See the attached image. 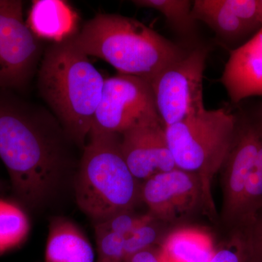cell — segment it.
Masks as SVG:
<instances>
[{"label":"cell","mask_w":262,"mask_h":262,"mask_svg":"<svg viewBox=\"0 0 262 262\" xmlns=\"http://www.w3.org/2000/svg\"><path fill=\"white\" fill-rule=\"evenodd\" d=\"M65 137L49 112L0 99V159L15 195L29 208L41 206L56 189L68 163Z\"/></svg>","instance_id":"6da1fadb"},{"label":"cell","mask_w":262,"mask_h":262,"mask_svg":"<svg viewBox=\"0 0 262 262\" xmlns=\"http://www.w3.org/2000/svg\"><path fill=\"white\" fill-rule=\"evenodd\" d=\"M104 81L72 37L52 42L43 53L39 93L71 140L81 147L89 139Z\"/></svg>","instance_id":"7a4b0ae2"},{"label":"cell","mask_w":262,"mask_h":262,"mask_svg":"<svg viewBox=\"0 0 262 262\" xmlns=\"http://www.w3.org/2000/svg\"><path fill=\"white\" fill-rule=\"evenodd\" d=\"M72 39L84 54L107 62L118 74L149 82L189 51L136 19L111 13L96 15Z\"/></svg>","instance_id":"3957f363"},{"label":"cell","mask_w":262,"mask_h":262,"mask_svg":"<svg viewBox=\"0 0 262 262\" xmlns=\"http://www.w3.org/2000/svg\"><path fill=\"white\" fill-rule=\"evenodd\" d=\"M140 189L122 155L121 135L91 130L76 180L81 211L95 224L133 211Z\"/></svg>","instance_id":"277c9868"},{"label":"cell","mask_w":262,"mask_h":262,"mask_svg":"<svg viewBox=\"0 0 262 262\" xmlns=\"http://www.w3.org/2000/svg\"><path fill=\"white\" fill-rule=\"evenodd\" d=\"M237 122L238 117L227 108H206L165 127L176 167L198 176L211 195L212 182L228 156Z\"/></svg>","instance_id":"5b68a950"},{"label":"cell","mask_w":262,"mask_h":262,"mask_svg":"<svg viewBox=\"0 0 262 262\" xmlns=\"http://www.w3.org/2000/svg\"><path fill=\"white\" fill-rule=\"evenodd\" d=\"M208 52L205 46L192 48L150 82L158 115L165 127L206 110L203 77Z\"/></svg>","instance_id":"8992f818"},{"label":"cell","mask_w":262,"mask_h":262,"mask_svg":"<svg viewBox=\"0 0 262 262\" xmlns=\"http://www.w3.org/2000/svg\"><path fill=\"white\" fill-rule=\"evenodd\" d=\"M140 196L154 220L175 224L203 211L213 218V196L207 192L201 179L194 174L175 168L143 182Z\"/></svg>","instance_id":"52a82bcc"},{"label":"cell","mask_w":262,"mask_h":262,"mask_svg":"<svg viewBox=\"0 0 262 262\" xmlns=\"http://www.w3.org/2000/svg\"><path fill=\"white\" fill-rule=\"evenodd\" d=\"M160 121L149 81L120 74L105 78L91 130L122 135L134 127Z\"/></svg>","instance_id":"ba28073f"},{"label":"cell","mask_w":262,"mask_h":262,"mask_svg":"<svg viewBox=\"0 0 262 262\" xmlns=\"http://www.w3.org/2000/svg\"><path fill=\"white\" fill-rule=\"evenodd\" d=\"M42 55L40 39L24 20L22 2L0 0V87L27 84Z\"/></svg>","instance_id":"9c48e42d"},{"label":"cell","mask_w":262,"mask_h":262,"mask_svg":"<svg viewBox=\"0 0 262 262\" xmlns=\"http://www.w3.org/2000/svg\"><path fill=\"white\" fill-rule=\"evenodd\" d=\"M259 124L238 118L233 144L221 168L222 206L221 220L229 232L241 230L245 195L256 163Z\"/></svg>","instance_id":"30bf717a"},{"label":"cell","mask_w":262,"mask_h":262,"mask_svg":"<svg viewBox=\"0 0 262 262\" xmlns=\"http://www.w3.org/2000/svg\"><path fill=\"white\" fill-rule=\"evenodd\" d=\"M121 149L127 166L139 182L177 168L161 121L144 124L122 134Z\"/></svg>","instance_id":"8fae6325"},{"label":"cell","mask_w":262,"mask_h":262,"mask_svg":"<svg viewBox=\"0 0 262 262\" xmlns=\"http://www.w3.org/2000/svg\"><path fill=\"white\" fill-rule=\"evenodd\" d=\"M220 81L232 103L262 96V27L245 44L230 51Z\"/></svg>","instance_id":"7c38bea8"},{"label":"cell","mask_w":262,"mask_h":262,"mask_svg":"<svg viewBox=\"0 0 262 262\" xmlns=\"http://www.w3.org/2000/svg\"><path fill=\"white\" fill-rule=\"evenodd\" d=\"M29 29L40 40L59 42L75 36L78 16L69 3L60 0L33 2L28 19Z\"/></svg>","instance_id":"4fadbf2b"},{"label":"cell","mask_w":262,"mask_h":262,"mask_svg":"<svg viewBox=\"0 0 262 262\" xmlns=\"http://www.w3.org/2000/svg\"><path fill=\"white\" fill-rule=\"evenodd\" d=\"M193 18L201 20L215 32L217 37L229 45L237 47L247 42L253 32H258L229 6L227 0H195L192 8Z\"/></svg>","instance_id":"5bb4252c"},{"label":"cell","mask_w":262,"mask_h":262,"mask_svg":"<svg viewBox=\"0 0 262 262\" xmlns=\"http://www.w3.org/2000/svg\"><path fill=\"white\" fill-rule=\"evenodd\" d=\"M45 262H94V250L74 222L57 217L49 225Z\"/></svg>","instance_id":"9a60e30c"},{"label":"cell","mask_w":262,"mask_h":262,"mask_svg":"<svg viewBox=\"0 0 262 262\" xmlns=\"http://www.w3.org/2000/svg\"><path fill=\"white\" fill-rule=\"evenodd\" d=\"M217 246L204 229L183 227L165 236L158 249L165 262H208Z\"/></svg>","instance_id":"2e32d148"},{"label":"cell","mask_w":262,"mask_h":262,"mask_svg":"<svg viewBox=\"0 0 262 262\" xmlns=\"http://www.w3.org/2000/svg\"><path fill=\"white\" fill-rule=\"evenodd\" d=\"M30 223L18 205L0 199V255L18 248L28 237Z\"/></svg>","instance_id":"e0dca14e"},{"label":"cell","mask_w":262,"mask_h":262,"mask_svg":"<svg viewBox=\"0 0 262 262\" xmlns=\"http://www.w3.org/2000/svg\"><path fill=\"white\" fill-rule=\"evenodd\" d=\"M138 8H148L160 12L169 24L183 35H192L195 28L193 18V1L189 0H135Z\"/></svg>","instance_id":"ac0fdd59"},{"label":"cell","mask_w":262,"mask_h":262,"mask_svg":"<svg viewBox=\"0 0 262 262\" xmlns=\"http://www.w3.org/2000/svg\"><path fill=\"white\" fill-rule=\"evenodd\" d=\"M160 224L163 223L148 213L147 218L125 237V258L139 251L159 246L164 238L158 226Z\"/></svg>","instance_id":"d6986e66"},{"label":"cell","mask_w":262,"mask_h":262,"mask_svg":"<svg viewBox=\"0 0 262 262\" xmlns=\"http://www.w3.org/2000/svg\"><path fill=\"white\" fill-rule=\"evenodd\" d=\"M208 262H251L244 232L235 230L229 232L228 238L217 246Z\"/></svg>","instance_id":"ffe728a7"},{"label":"cell","mask_w":262,"mask_h":262,"mask_svg":"<svg viewBox=\"0 0 262 262\" xmlns=\"http://www.w3.org/2000/svg\"><path fill=\"white\" fill-rule=\"evenodd\" d=\"M99 261L123 262L125 258V237L110 231L95 230Z\"/></svg>","instance_id":"44dd1931"},{"label":"cell","mask_w":262,"mask_h":262,"mask_svg":"<svg viewBox=\"0 0 262 262\" xmlns=\"http://www.w3.org/2000/svg\"><path fill=\"white\" fill-rule=\"evenodd\" d=\"M147 216L148 213L145 215H136L133 213V211L122 212L103 222L95 224V230L110 231L126 237Z\"/></svg>","instance_id":"7402d4cb"},{"label":"cell","mask_w":262,"mask_h":262,"mask_svg":"<svg viewBox=\"0 0 262 262\" xmlns=\"http://www.w3.org/2000/svg\"><path fill=\"white\" fill-rule=\"evenodd\" d=\"M247 242L251 262H262V207L243 230Z\"/></svg>","instance_id":"603a6c76"},{"label":"cell","mask_w":262,"mask_h":262,"mask_svg":"<svg viewBox=\"0 0 262 262\" xmlns=\"http://www.w3.org/2000/svg\"><path fill=\"white\" fill-rule=\"evenodd\" d=\"M123 262H165L160 255L158 247L149 248L131 255Z\"/></svg>","instance_id":"cb8c5ba5"},{"label":"cell","mask_w":262,"mask_h":262,"mask_svg":"<svg viewBox=\"0 0 262 262\" xmlns=\"http://www.w3.org/2000/svg\"><path fill=\"white\" fill-rule=\"evenodd\" d=\"M258 3H259L260 20H261L262 23V0H258Z\"/></svg>","instance_id":"d4e9b609"},{"label":"cell","mask_w":262,"mask_h":262,"mask_svg":"<svg viewBox=\"0 0 262 262\" xmlns=\"http://www.w3.org/2000/svg\"><path fill=\"white\" fill-rule=\"evenodd\" d=\"M259 121L261 122L262 123V110H261V116H260V118H259Z\"/></svg>","instance_id":"484cf974"},{"label":"cell","mask_w":262,"mask_h":262,"mask_svg":"<svg viewBox=\"0 0 262 262\" xmlns=\"http://www.w3.org/2000/svg\"><path fill=\"white\" fill-rule=\"evenodd\" d=\"M97 262H106V261H99V260H98Z\"/></svg>","instance_id":"4316f807"}]
</instances>
